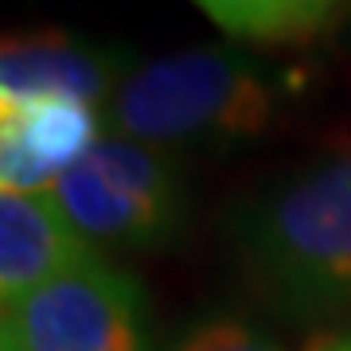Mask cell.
<instances>
[{"label":"cell","instance_id":"1","mask_svg":"<svg viewBox=\"0 0 351 351\" xmlns=\"http://www.w3.org/2000/svg\"><path fill=\"white\" fill-rule=\"evenodd\" d=\"M230 234L246 274L277 304L324 313L351 301V152L239 203Z\"/></svg>","mask_w":351,"mask_h":351},{"label":"cell","instance_id":"2","mask_svg":"<svg viewBox=\"0 0 351 351\" xmlns=\"http://www.w3.org/2000/svg\"><path fill=\"white\" fill-rule=\"evenodd\" d=\"M285 86L234 47H195L129 71L101 106L113 137L149 149H226L262 137Z\"/></svg>","mask_w":351,"mask_h":351},{"label":"cell","instance_id":"3","mask_svg":"<svg viewBox=\"0 0 351 351\" xmlns=\"http://www.w3.org/2000/svg\"><path fill=\"white\" fill-rule=\"evenodd\" d=\"M66 219L98 254H141L172 242L188 215L180 164L160 149L106 137L51 188Z\"/></svg>","mask_w":351,"mask_h":351},{"label":"cell","instance_id":"4","mask_svg":"<svg viewBox=\"0 0 351 351\" xmlns=\"http://www.w3.org/2000/svg\"><path fill=\"white\" fill-rule=\"evenodd\" d=\"M0 351H156L145 289L98 254L4 304Z\"/></svg>","mask_w":351,"mask_h":351},{"label":"cell","instance_id":"5","mask_svg":"<svg viewBox=\"0 0 351 351\" xmlns=\"http://www.w3.org/2000/svg\"><path fill=\"white\" fill-rule=\"evenodd\" d=\"M101 110L75 98L0 101V188L51 191L101 141Z\"/></svg>","mask_w":351,"mask_h":351},{"label":"cell","instance_id":"6","mask_svg":"<svg viewBox=\"0 0 351 351\" xmlns=\"http://www.w3.org/2000/svg\"><path fill=\"white\" fill-rule=\"evenodd\" d=\"M125 75V55L113 47H98L63 32L12 36L4 39L0 55V101L75 98L101 110Z\"/></svg>","mask_w":351,"mask_h":351},{"label":"cell","instance_id":"7","mask_svg":"<svg viewBox=\"0 0 351 351\" xmlns=\"http://www.w3.org/2000/svg\"><path fill=\"white\" fill-rule=\"evenodd\" d=\"M98 258L51 191L0 195V301L12 304L32 289Z\"/></svg>","mask_w":351,"mask_h":351},{"label":"cell","instance_id":"8","mask_svg":"<svg viewBox=\"0 0 351 351\" xmlns=\"http://www.w3.org/2000/svg\"><path fill=\"white\" fill-rule=\"evenodd\" d=\"M234 39L293 43L308 39L332 20L339 0H195Z\"/></svg>","mask_w":351,"mask_h":351},{"label":"cell","instance_id":"9","mask_svg":"<svg viewBox=\"0 0 351 351\" xmlns=\"http://www.w3.org/2000/svg\"><path fill=\"white\" fill-rule=\"evenodd\" d=\"M172 351H285V348L274 336H265L262 328L246 324L239 316H215V320L195 324Z\"/></svg>","mask_w":351,"mask_h":351},{"label":"cell","instance_id":"10","mask_svg":"<svg viewBox=\"0 0 351 351\" xmlns=\"http://www.w3.org/2000/svg\"><path fill=\"white\" fill-rule=\"evenodd\" d=\"M316 351H351V336H339V339H328L324 348H316Z\"/></svg>","mask_w":351,"mask_h":351}]
</instances>
